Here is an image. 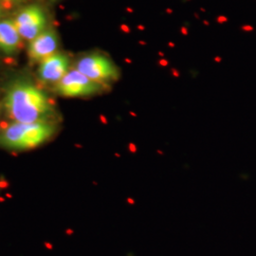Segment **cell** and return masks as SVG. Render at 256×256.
I'll list each match as a JSON object with an SVG mask.
<instances>
[{
  "label": "cell",
  "mask_w": 256,
  "mask_h": 256,
  "mask_svg": "<svg viewBox=\"0 0 256 256\" xmlns=\"http://www.w3.org/2000/svg\"><path fill=\"white\" fill-rule=\"evenodd\" d=\"M110 90V86L92 81L74 68L54 84L55 92L64 98L93 97Z\"/></svg>",
  "instance_id": "obj_4"
},
{
  "label": "cell",
  "mask_w": 256,
  "mask_h": 256,
  "mask_svg": "<svg viewBox=\"0 0 256 256\" xmlns=\"http://www.w3.org/2000/svg\"><path fill=\"white\" fill-rule=\"evenodd\" d=\"M23 0H0V5L1 6H5L7 8H10L14 5H16L20 2H22Z\"/></svg>",
  "instance_id": "obj_9"
},
{
  "label": "cell",
  "mask_w": 256,
  "mask_h": 256,
  "mask_svg": "<svg viewBox=\"0 0 256 256\" xmlns=\"http://www.w3.org/2000/svg\"><path fill=\"white\" fill-rule=\"evenodd\" d=\"M1 8H2V7H1V5H0V16H1Z\"/></svg>",
  "instance_id": "obj_10"
},
{
  "label": "cell",
  "mask_w": 256,
  "mask_h": 256,
  "mask_svg": "<svg viewBox=\"0 0 256 256\" xmlns=\"http://www.w3.org/2000/svg\"><path fill=\"white\" fill-rule=\"evenodd\" d=\"M59 36L54 28H48L30 41L28 56L32 62L40 63L48 57L58 52Z\"/></svg>",
  "instance_id": "obj_7"
},
{
  "label": "cell",
  "mask_w": 256,
  "mask_h": 256,
  "mask_svg": "<svg viewBox=\"0 0 256 256\" xmlns=\"http://www.w3.org/2000/svg\"><path fill=\"white\" fill-rule=\"evenodd\" d=\"M52 2H55V1H58V0H52Z\"/></svg>",
  "instance_id": "obj_11"
},
{
  "label": "cell",
  "mask_w": 256,
  "mask_h": 256,
  "mask_svg": "<svg viewBox=\"0 0 256 256\" xmlns=\"http://www.w3.org/2000/svg\"><path fill=\"white\" fill-rule=\"evenodd\" d=\"M4 108L14 122H52L55 106L36 84L26 81L12 84L4 98Z\"/></svg>",
  "instance_id": "obj_1"
},
{
  "label": "cell",
  "mask_w": 256,
  "mask_h": 256,
  "mask_svg": "<svg viewBox=\"0 0 256 256\" xmlns=\"http://www.w3.org/2000/svg\"><path fill=\"white\" fill-rule=\"evenodd\" d=\"M74 68L79 70L94 82L110 86L118 82L120 78V70L108 55L92 52L78 58Z\"/></svg>",
  "instance_id": "obj_3"
},
{
  "label": "cell",
  "mask_w": 256,
  "mask_h": 256,
  "mask_svg": "<svg viewBox=\"0 0 256 256\" xmlns=\"http://www.w3.org/2000/svg\"><path fill=\"white\" fill-rule=\"evenodd\" d=\"M70 70V58L62 52H56L40 62L38 68V78L41 82L45 84H56Z\"/></svg>",
  "instance_id": "obj_6"
},
{
  "label": "cell",
  "mask_w": 256,
  "mask_h": 256,
  "mask_svg": "<svg viewBox=\"0 0 256 256\" xmlns=\"http://www.w3.org/2000/svg\"><path fill=\"white\" fill-rule=\"evenodd\" d=\"M14 21L20 36L28 41H32L46 30V12L37 4H32L20 10Z\"/></svg>",
  "instance_id": "obj_5"
},
{
  "label": "cell",
  "mask_w": 256,
  "mask_h": 256,
  "mask_svg": "<svg viewBox=\"0 0 256 256\" xmlns=\"http://www.w3.org/2000/svg\"><path fill=\"white\" fill-rule=\"evenodd\" d=\"M52 122H14L0 133V146L10 150L25 151L42 146L54 134Z\"/></svg>",
  "instance_id": "obj_2"
},
{
  "label": "cell",
  "mask_w": 256,
  "mask_h": 256,
  "mask_svg": "<svg viewBox=\"0 0 256 256\" xmlns=\"http://www.w3.org/2000/svg\"><path fill=\"white\" fill-rule=\"evenodd\" d=\"M21 39L14 19L0 21V50L4 54H16L21 48Z\"/></svg>",
  "instance_id": "obj_8"
}]
</instances>
